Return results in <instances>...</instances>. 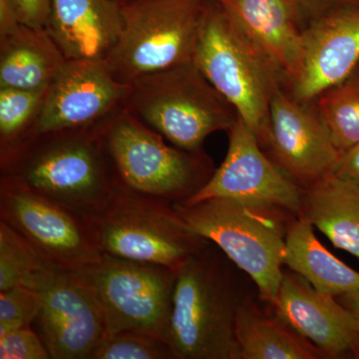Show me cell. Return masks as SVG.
<instances>
[{
    "mask_svg": "<svg viewBox=\"0 0 359 359\" xmlns=\"http://www.w3.org/2000/svg\"><path fill=\"white\" fill-rule=\"evenodd\" d=\"M238 359H318L323 354L280 318L243 297L236 316Z\"/></svg>",
    "mask_w": 359,
    "mask_h": 359,
    "instance_id": "cell-22",
    "label": "cell"
},
{
    "mask_svg": "<svg viewBox=\"0 0 359 359\" xmlns=\"http://www.w3.org/2000/svg\"><path fill=\"white\" fill-rule=\"evenodd\" d=\"M217 245L177 269L168 342L176 359H238L236 316L243 295Z\"/></svg>",
    "mask_w": 359,
    "mask_h": 359,
    "instance_id": "cell-2",
    "label": "cell"
},
{
    "mask_svg": "<svg viewBox=\"0 0 359 359\" xmlns=\"http://www.w3.org/2000/svg\"><path fill=\"white\" fill-rule=\"evenodd\" d=\"M302 28L330 9L346 4H359V0H283Z\"/></svg>",
    "mask_w": 359,
    "mask_h": 359,
    "instance_id": "cell-30",
    "label": "cell"
},
{
    "mask_svg": "<svg viewBox=\"0 0 359 359\" xmlns=\"http://www.w3.org/2000/svg\"><path fill=\"white\" fill-rule=\"evenodd\" d=\"M276 318L316 346L325 358H359V323L337 297L323 294L297 273H283Z\"/></svg>",
    "mask_w": 359,
    "mask_h": 359,
    "instance_id": "cell-16",
    "label": "cell"
},
{
    "mask_svg": "<svg viewBox=\"0 0 359 359\" xmlns=\"http://www.w3.org/2000/svg\"><path fill=\"white\" fill-rule=\"evenodd\" d=\"M226 133L228 152L221 166L199 192L181 205L224 198L283 210L297 217L302 204L301 187L276 166L240 117Z\"/></svg>",
    "mask_w": 359,
    "mask_h": 359,
    "instance_id": "cell-11",
    "label": "cell"
},
{
    "mask_svg": "<svg viewBox=\"0 0 359 359\" xmlns=\"http://www.w3.org/2000/svg\"><path fill=\"white\" fill-rule=\"evenodd\" d=\"M359 65V4L330 9L304 28V63L287 89L302 102H314Z\"/></svg>",
    "mask_w": 359,
    "mask_h": 359,
    "instance_id": "cell-15",
    "label": "cell"
},
{
    "mask_svg": "<svg viewBox=\"0 0 359 359\" xmlns=\"http://www.w3.org/2000/svg\"><path fill=\"white\" fill-rule=\"evenodd\" d=\"M123 106L173 146L189 152L203 151L210 135L228 132L238 118L193 61L130 82Z\"/></svg>",
    "mask_w": 359,
    "mask_h": 359,
    "instance_id": "cell-5",
    "label": "cell"
},
{
    "mask_svg": "<svg viewBox=\"0 0 359 359\" xmlns=\"http://www.w3.org/2000/svg\"><path fill=\"white\" fill-rule=\"evenodd\" d=\"M41 299L39 334L52 359H90L105 337L100 309L71 271L46 264L25 283Z\"/></svg>",
    "mask_w": 359,
    "mask_h": 359,
    "instance_id": "cell-12",
    "label": "cell"
},
{
    "mask_svg": "<svg viewBox=\"0 0 359 359\" xmlns=\"http://www.w3.org/2000/svg\"><path fill=\"white\" fill-rule=\"evenodd\" d=\"M87 219L102 254L175 271L211 243L186 226L173 204L120 182Z\"/></svg>",
    "mask_w": 359,
    "mask_h": 359,
    "instance_id": "cell-6",
    "label": "cell"
},
{
    "mask_svg": "<svg viewBox=\"0 0 359 359\" xmlns=\"http://www.w3.org/2000/svg\"><path fill=\"white\" fill-rule=\"evenodd\" d=\"M0 221L18 231L47 264L76 271L102 259L87 217L1 176Z\"/></svg>",
    "mask_w": 359,
    "mask_h": 359,
    "instance_id": "cell-10",
    "label": "cell"
},
{
    "mask_svg": "<svg viewBox=\"0 0 359 359\" xmlns=\"http://www.w3.org/2000/svg\"><path fill=\"white\" fill-rule=\"evenodd\" d=\"M205 1H215L219 2V4H224V2L229 1V0H205Z\"/></svg>",
    "mask_w": 359,
    "mask_h": 359,
    "instance_id": "cell-34",
    "label": "cell"
},
{
    "mask_svg": "<svg viewBox=\"0 0 359 359\" xmlns=\"http://www.w3.org/2000/svg\"><path fill=\"white\" fill-rule=\"evenodd\" d=\"M126 89L127 84L118 82L104 62L67 60L47 87L34 124L20 142L99 124L121 107Z\"/></svg>",
    "mask_w": 359,
    "mask_h": 359,
    "instance_id": "cell-14",
    "label": "cell"
},
{
    "mask_svg": "<svg viewBox=\"0 0 359 359\" xmlns=\"http://www.w3.org/2000/svg\"><path fill=\"white\" fill-rule=\"evenodd\" d=\"M71 271L100 309L106 335L141 332L168 342L177 271L103 254Z\"/></svg>",
    "mask_w": 359,
    "mask_h": 359,
    "instance_id": "cell-9",
    "label": "cell"
},
{
    "mask_svg": "<svg viewBox=\"0 0 359 359\" xmlns=\"http://www.w3.org/2000/svg\"><path fill=\"white\" fill-rule=\"evenodd\" d=\"M121 0H53L46 30L67 60L105 62L123 28Z\"/></svg>",
    "mask_w": 359,
    "mask_h": 359,
    "instance_id": "cell-17",
    "label": "cell"
},
{
    "mask_svg": "<svg viewBox=\"0 0 359 359\" xmlns=\"http://www.w3.org/2000/svg\"><path fill=\"white\" fill-rule=\"evenodd\" d=\"M21 25L46 29L53 0H8Z\"/></svg>",
    "mask_w": 359,
    "mask_h": 359,
    "instance_id": "cell-29",
    "label": "cell"
},
{
    "mask_svg": "<svg viewBox=\"0 0 359 359\" xmlns=\"http://www.w3.org/2000/svg\"><path fill=\"white\" fill-rule=\"evenodd\" d=\"M46 264L18 231L0 221V292L25 285Z\"/></svg>",
    "mask_w": 359,
    "mask_h": 359,
    "instance_id": "cell-25",
    "label": "cell"
},
{
    "mask_svg": "<svg viewBox=\"0 0 359 359\" xmlns=\"http://www.w3.org/2000/svg\"><path fill=\"white\" fill-rule=\"evenodd\" d=\"M21 23L8 0H0V37L13 32Z\"/></svg>",
    "mask_w": 359,
    "mask_h": 359,
    "instance_id": "cell-32",
    "label": "cell"
},
{
    "mask_svg": "<svg viewBox=\"0 0 359 359\" xmlns=\"http://www.w3.org/2000/svg\"><path fill=\"white\" fill-rule=\"evenodd\" d=\"M316 104L339 153L359 143V65Z\"/></svg>",
    "mask_w": 359,
    "mask_h": 359,
    "instance_id": "cell-23",
    "label": "cell"
},
{
    "mask_svg": "<svg viewBox=\"0 0 359 359\" xmlns=\"http://www.w3.org/2000/svg\"><path fill=\"white\" fill-rule=\"evenodd\" d=\"M103 141L118 180L136 192L183 204L211 179V159L165 143L164 137L121 106L103 123Z\"/></svg>",
    "mask_w": 359,
    "mask_h": 359,
    "instance_id": "cell-7",
    "label": "cell"
},
{
    "mask_svg": "<svg viewBox=\"0 0 359 359\" xmlns=\"http://www.w3.org/2000/svg\"><path fill=\"white\" fill-rule=\"evenodd\" d=\"M173 205L193 233L217 245L252 278L262 301L275 302L285 273V238L294 215L224 198Z\"/></svg>",
    "mask_w": 359,
    "mask_h": 359,
    "instance_id": "cell-4",
    "label": "cell"
},
{
    "mask_svg": "<svg viewBox=\"0 0 359 359\" xmlns=\"http://www.w3.org/2000/svg\"><path fill=\"white\" fill-rule=\"evenodd\" d=\"M66 61L46 29L20 25L0 37V88L46 89Z\"/></svg>",
    "mask_w": 359,
    "mask_h": 359,
    "instance_id": "cell-20",
    "label": "cell"
},
{
    "mask_svg": "<svg viewBox=\"0 0 359 359\" xmlns=\"http://www.w3.org/2000/svg\"><path fill=\"white\" fill-rule=\"evenodd\" d=\"M41 309V299L36 290L20 285L0 292V335L32 327Z\"/></svg>",
    "mask_w": 359,
    "mask_h": 359,
    "instance_id": "cell-27",
    "label": "cell"
},
{
    "mask_svg": "<svg viewBox=\"0 0 359 359\" xmlns=\"http://www.w3.org/2000/svg\"><path fill=\"white\" fill-rule=\"evenodd\" d=\"M299 218L359 259V184L332 174L302 190Z\"/></svg>",
    "mask_w": 359,
    "mask_h": 359,
    "instance_id": "cell-19",
    "label": "cell"
},
{
    "mask_svg": "<svg viewBox=\"0 0 359 359\" xmlns=\"http://www.w3.org/2000/svg\"><path fill=\"white\" fill-rule=\"evenodd\" d=\"M121 1H125V0H121Z\"/></svg>",
    "mask_w": 359,
    "mask_h": 359,
    "instance_id": "cell-35",
    "label": "cell"
},
{
    "mask_svg": "<svg viewBox=\"0 0 359 359\" xmlns=\"http://www.w3.org/2000/svg\"><path fill=\"white\" fill-rule=\"evenodd\" d=\"M264 151L302 190L334 174L340 154L316 101L302 102L287 88L271 101Z\"/></svg>",
    "mask_w": 359,
    "mask_h": 359,
    "instance_id": "cell-13",
    "label": "cell"
},
{
    "mask_svg": "<svg viewBox=\"0 0 359 359\" xmlns=\"http://www.w3.org/2000/svg\"><path fill=\"white\" fill-rule=\"evenodd\" d=\"M205 0H125L123 28L105 65L122 84L192 62Z\"/></svg>",
    "mask_w": 359,
    "mask_h": 359,
    "instance_id": "cell-8",
    "label": "cell"
},
{
    "mask_svg": "<svg viewBox=\"0 0 359 359\" xmlns=\"http://www.w3.org/2000/svg\"><path fill=\"white\" fill-rule=\"evenodd\" d=\"M283 264L323 294L337 297L359 292V271L332 254L316 238L313 224L299 217L287 229Z\"/></svg>",
    "mask_w": 359,
    "mask_h": 359,
    "instance_id": "cell-21",
    "label": "cell"
},
{
    "mask_svg": "<svg viewBox=\"0 0 359 359\" xmlns=\"http://www.w3.org/2000/svg\"><path fill=\"white\" fill-rule=\"evenodd\" d=\"M48 348L32 327L0 335V359H49Z\"/></svg>",
    "mask_w": 359,
    "mask_h": 359,
    "instance_id": "cell-28",
    "label": "cell"
},
{
    "mask_svg": "<svg viewBox=\"0 0 359 359\" xmlns=\"http://www.w3.org/2000/svg\"><path fill=\"white\" fill-rule=\"evenodd\" d=\"M193 62L264 149L273 96L287 80L219 2L207 1Z\"/></svg>",
    "mask_w": 359,
    "mask_h": 359,
    "instance_id": "cell-3",
    "label": "cell"
},
{
    "mask_svg": "<svg viewBox=\"0 0 359 359\" xmlns=\"http://www.w3.org/2000/svg\"><path fill=\"white\" fill-rule=\"evenodd\" d=\"M90 359H176L165 340L141 332H121L106 335Z\"/></svg>",
    "mask_w": 359,
    "mask_h": 359,
    "instance_id": "cell-26",
    "label": "cell"
},
{
    "mask_svg": "<svg viewBox=\"0 0 359 359\" xmlns=\"http://www.w3.org/2000/svg\"><path fill=\"white\" fill-rule=\"evenodd\" d=\"M337 299L342 306H346L349 311L353 313L359 323V292L340 295Z\"/></svg>",
    "mask_w": 359,
    "mask_h": 359,
    "instance_id": "cell-33",
    "label": "cell"
},
{
    "mask_svg": "<svg viewBox=\"0 0 359 359\" xmlns=\"http://www.w3.org/2000/svg\"><path fill=\"white\" fill-rule=\"evenodd\" d=\"M334 174L359 184V143L340 153Z\"/></svg>",
    "mask_w": 359,
    "mask_h": 359,
    "instance_id": "cell-31",
    "label": "cell"
},
{
    "mask_svg": "<svg viewBox=\"0 0 359 359\" xmlns=\"http://www.w3.org/2000/svg\"><path fill=\"white\" fill-rule=\"evenodd\" d=\"M104 121L36 135L1 151V176L16 179L41 197L90 216L119 183L104 145Z\"/></svg>",
    "mask_w": 359,
    "mask_h": 359,
    "instance_id": "cell-1",
    "label": "cell"
},
{
    "mask_svg": "<svg viewBox=\"0 0 359 359\" xmlns=\"http://www.w3.org/2000/svg\"><path fill=\"white\" fill-rule=\"evenodd\" d=\"M46 90L0 88V151L16 145L32 130Z\"/></svg>",
    "mask_w": 359,
    "mask_h": 359,
    "instance_id": "cell-24",
    "label": "cell"
},
{
    "mask_svg": "<svg viewBox=\"0 0 359 359\" xmlns=\"http://www.w3.org/2000/svg\"><path fill=\"white\" fill-rule=\"evenodd\" d=\"M287 80L299 79L304 63V28L283 0H229L221 4Z\"/></svg>",
    "mask_w": 359,
    "mask_h": 359,
    "instance_id": "cell-18",
    "label": "cell"
}]
</instances>
